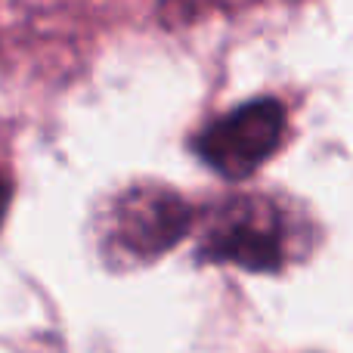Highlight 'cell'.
<instances>
[{
  "instance_id": "obj_1",
  "label": "cell",
  "mask_w": 353,
  "mask_h": 353,
  "mask_svg": "<svg viewBox=\"0 0 353 353\" xmlns=\"http://www.w3.org/2000/svg\"><path fill=\"white\" fill-rule=\"evenodd\" d=\"M310 232L307 211L288 195H220L195 220V257L205 263H236L251 273H279L310 254Z\"/></svg>"
},
{
  "instance_id": "obj_2",
  "label": "cell",
  "mask_w": 353,
  "mask_h": 353,
  "mask_svg": "<svg viewBox=\"0 0 353 353\" xmlns=\"http://www.w3.org/2000/svg\"><path fill=\"white\" fill-rule=\"evenodd\" d=\"M192 226V208L159 183H134L112 199L99 220V248L109 267H143L174 248Z\"/></svg>"
},
{
  "instance_id": "obj_3",
  "label": "cell",
  "mask_w": 353,
  "mask_h": 353,
  "mask_svg": "<svg viewBox=\"0 0 353 353\" xmlns=\"http://www.w3.org/2000/svg\"><path fill=\"white\" fill-rule=\"evenodd\" d=\"M288 112L276 97H257L217 115L192 137V152L226 180L263 168L285 140Z\"/></svg>"
},
{
  "instance_id": "obj_4",
  "label": "cell",
  "mask_w": 353,
  "mask_h": 353,
  "mask_svg": "<svg viewBox=\"0 0 353 353\" xmlns=\"http://www.w3.org/2000/svg\"><path fill=\"white\" fill-rule=\"evenodd\" d=\"M10 195H12V183L6 174H0V223L6 217V208H10Z\"/></svg>"
}]
</instances>
